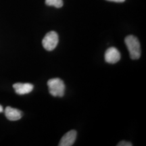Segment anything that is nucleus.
Listing matches in <instances>:
<instances>
[{
    "label": "nucleus",
    "instance_id": "0eeeda50",
    "mask_svg": "<svg viewBox=\"0 0 146 146\" xmlns=\"http://www.w3.org/2000/svg\"><path fill=\"white\" fill-rule=\"evenodd\" d=\"M4 112L5 117L10 121H16L21 119L23 116V112L21 110L10 106L6 107Z\"/></svg>",
    "mask_w": 146,
    "mask_h": 146
},
{
    "label": "nucleus",
    "instance_id": "39448f33",
    "mask_svg": "<svg viewBox=\"0 0 146 146\" xmlns=\"http://www.w3.org/2000/svg\"><path fill=\"white\" fill-rule=\"evenodd\" d=\"M77 133L76 131L72 130L67 132L60 140V146H71L75 141Z\"/></svg>",
    "mask_w": 146,
    "mask_h": 146
},
{
    "label": "nucleus",
    "instance_id": "1a4fd4ad",
    "mask_svg": "<svg viewBox=\"0 0 146 146\" xmlns=\"http://www.w3.org/2000/svg\"><path fill=\"white\" fill-rule=\"evenodd\" d=\"M118 146H132L133 144L126 141H122L118 143Z\"/></svg>",
    "mask_w": 146,
    "mask_h": 146
},
{
    "label": "nucleus",
    "instance_id": "f257e3e1",
    "mask_svg": "<svg viewBox=\"0 0 146 146\" xmlns=\"http://www.w3.org/2000/svg\"><path fill=\"white\" fill-rule=\"evenodd\" d=\"M125 44L129 50L132 60H137L141 56V45L139 39L134 35H129L125 39Z\"/></svg>",
    "mask_w": 146,
    "mask_h": 146
},
{
    "label": "nucleus",
    "instance_id": "423d86ee",
    "mask_svg": "<svg viewBox=\"0 0 146 146\" xmlns=\"http://www.w3.org/2000/svg\"><path fill=\"white\" fill-rule=\"evenodd\" d=\"M13 88L18 95H26L31 93L34 88L31 83H17L13 85Z\"/></svg>",
    "mask_w": 146,
    "mask_h": 146
},
{
    "label": "nucleus",
    "instance_id": "f03ea898",
    "mask_svg": "<svg viewBox=\"0 0 146 146\" xmlns=\"http://www.w3.org/2000/svg\"><path fill=\"white\" fill-rule=\"evenodd\" d=\"M49 92L54 97H63L65 92L64 81L59 78H51L47 81Z\"/></svg>",
    "mask_w": 146,
    "mask_h": 146
},
{
    "label": "nucleus",
    "instance_id": "9b49d317",
    "mask_svg": "<svg viewBox=\"0 0 146 146\" xmlns=\"http://www.w3.org/2000/svg\"><path fill=\"white\" fill-rule=\"evenodd\" d=\"M3 111V107H2V106L1 105H0V113H1Z\"/></svg>",
    "mask_w": 146,
    "mask_h": 146
},
{
    "label": "nucleus",
    "instance_id": "6e6552de",
    "mask_svg": "<svg viewBox=\"0 0 146 146\" xmlns=\"http://www.w3.org/2000/svg\"><path fill=\"white\" fill-rule=\"evenodd\" d=\"M45 4L49 6H54L57 8H60L63 6L62 0H45Z\"/></svg>",
    "mask_w": 146,
    "mask_h": 146
},
{
    "label": "nucleus",
    "instance_id": "9d476101",
    "mask_svg": "<svg viewBox=\"0 0 146 146\" xmlns=\"http://www.w3.org/2000/svg\"><path fill=\"white\" fill-rule=\"evenodd\" d=\"M109 1H113V2H117V3H122L124 2L125 0H107Z\"/></svg>",
    "mask_w": 146,
    "mask_h": 146
},
{
    "label": "nucleus",
    "instance_id": "7ed1b4c3",
    "mask_svg": "<svg viewBox=\"0 0 146 146\" xmlns=\"http://www.w3.org/2000/svg\"><path fill=\"white\" fill-rule=\"evenodd\" d=\"M58 35L55 31H50L45 35L42 41V45L45 50L49 52L53 51L58 44Z\"/></svg>",
    "mask_w": 146,
    "mask_h": 146
},
{
    "label": "nucleus",
    "instance_id": "20e7f679",
    "mask_svg": "<svg viewBox=\"0 0 146 146\" xmlns=\"http://www.w3.org/2000/svg\"><path fill=\"white\" fill-rule=\"evenodd\" d=\"M105 60L109 64H115L120 60L121 55L116 47H109L105 52Z\"/></svg>",
    "mask_w": 146,
    "mask_h": 146
}]
</instances>
